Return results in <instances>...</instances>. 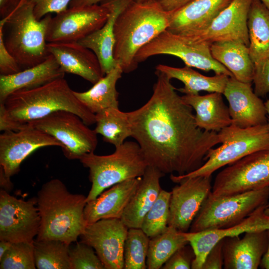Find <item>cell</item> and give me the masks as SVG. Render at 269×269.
<instances>
[{
	"mask_svg": "<svg viewBox=\"0 0 269 269\" xmlns=\"http://www.w3.org/2000/svg\"><path fill=\"white\" fill-rule=\"evenodd\" d=\"M153 93L143 105L127 112L132 136L148 165L182 175L204 163L208 151L221 143L218 133L198 127L193 108L176 92L171 79L156 70Z\"/></svg>",
	"mask_w": 269,
	"mask_h": 269,
	"instance_id": "1",
	"label": "cell"
},
{
	"mask_svg": "<svg viewBox=\"0 0 269 269\" xmlns=\"http://www.w3.org/2000/svg\"><path fill=\"white\" fill-rule=\"evenodd\" d=\"M62 110L76 114L88 126L96 123L95 115L79 101L67 81L61 78L11 94L0 103V130H21L31 122Z\"/></svg>",
	"mask_w": 269,
	"mask_h": 269,
	"instance_id": "2",
	"label": "cell"
},
{
	"mask_svg": "<svg viewBox=\"0 0 269 269\" xmlns=\"http://www.w3.org/2000/svg\"><path fill=\"white\" fill-rule=\"evenodd\" d=\"M170 16L157 0H134L120 14L114 26V57L124 73L137 68L136 54L168 29Z\"/></svg>",
	"mask_w": 269,
	"mask_h": 269,
	"instance_id": "3",
	"label": "cell"
},
{
	"mask_svg": "<svg viewBox=\"0 0 269 269\" xmlns=\"http://www.w3.org/2000/svg\"><path fill=\"white\" fill-rule=\"evenodd\" d=\"M86 199L70 192L59 179L44 183L36 197L40 224L36 240H58L69 245L77 241L87 225Z\"/></svg>",
	"mask_w": 269,
	"mask_h": 269,
	"instance_id": "4",
	"label": "cell"
},
{
	"mask_svg": "<svg viewBox=\"0 0 269 269\" xmlns=\"http://www.w3.org/2000/svg\"><path fill=\"white\" fill-rule=\"evenodd\" d=\"M52 17L48 14L40 20L28 0H20L17 5L1 18L5 45L22 70L38 65L50 55L46 34Z\"/></svg>",
	"mask_w": 269,
	"mask_h": 269,
	"instance_id": "5",
	"label": "cell"
},
{
	"mask_svg": "<svg viewBox=\"0 0 269 269\" xmlns=\"http://www.w3.org/2000/svg\"><path fill=\"white\" fill-rule=\"evenodd\" d=\"M89 169L92 183L87 202L96 199L106 189L125 180L142 177L148 166L136 141H126L112 154H84L79 159Z\"/></svg>",
	"mask_w": 269,
	"mask_h": 269,
	"instance_id": "6",
	"label": "cell"
},
{
	"mask_svg": "<svg viewBox=\"0 0 269 269\" xmlns=\"http://www.w3.org/2000/svg\"><path fill=\"white\" fill-rule=\"evenodd\" d=\"M222 144L210 149L205 162L196 170L182 175L171 174L174 182L185 177L211 176L218 169L230 165L253 152L269 149L268 124L242 128L231 125L218 132Z\"/></svg>",
	"mask_w": 269,
	"mask_h": 269,
	"instance_id": "7",
	"label": "cell"
},
{
	"mask_svg": "<svg viewBox=\"0 0 269 269\" xmlns=\"http://www.w3.org/2000/svg\"><path fill=\"white\" fill-rule=\"evenodd\" d=\"M269 187L215 196L211 193L194 219L189 232L224 229L243 221L258 207L267 204Z\"/></svg>",
	"mask_w": 269,
	"mask_h": 269,
	"instance_id": "8",
	"label": "cell"
},
{
	"mask_svg": "<svg viewBox=\"0 0 269 269\" xmlns=\"http://www.w3.org/2000/svg\"><path fill=\"white\" fill-rule=\"evenodd\" d=\"M211 44L193 40L166 29L141 48L136 55L135 60L138 64L153 56L170 55L179 58L189 67L233 77L229 70L213 58Z\"/></svg>",
	"mask_w": 269,
	"mask_h": 269,
	"instance_id": "9",
	"label": "cell"
},
{
	"mask_svg": "<svg viewBox=\"0 0 269 269\" xmlns=\"http://www.w3.org/2000/svg\"><path fill=\"white\" fill-rule=\"evenodd\" d=\"M76 114L58 111L25 126L37 129L51 135L62 144L65 156L80 159L84 154L94 152L98 139L95 131Z\"/></svg>",
	"mask_w": 269,
	"mask_h": 269,
	"instance_id": "10",
	"label": "cell"
},
{
	"mask_svg": "<svg viewBox=\"0 0 269 269\" xmlns=\"http://www.w3.org/2000/svg\"><path fill=\"white\" fill-rule=\"evenodd\" d=\"M269 187V149H266L247 155L219 172L211 194L232 195Z\"/></svg>",
	"mask_w": 269,
	"mask_h": 269,
	"instance_id": "11",
	"label": "cell"
},
{
	"mask_svg": "<svg viewBox=\"0 0 269 269\" xmlns=\"http://www.w3.org/2000/svg\"><path fill=\"white\" fill-rule=\"evenodd\" d=\"M110 13V8L103 2L69 7L51 18L46 31V41L78 42L102 27Z\"/></svg>",
	"mask_w": 269,
	"mask_h": 269,
	"instance_id": "12",
	"label": "cell"
},
{
	"mask_svg": "<svg viewBox=\"0 0 269 269\" xmlns=\"http://www.w3.org/2000/svg\"><path fill=\"white\" fill-rule=\"evenodd\" d=\"M40 224L36 198L18 199L0 191V240L33 243Z\"/></svg>",
	"mask_w": 269,
	"mask_h": 269,
	"instance_id": "13",
	"label": "cell"
},
{
	"mask_svg": "<svg viewBox=\"0 0 269 269\" xmlns=\"http://www.w3.org/2000/svg\"><path fill=\"white\" fill-rule=\"evenodd\" d=\"M211 176H199L178 180L171 191L168 226L187 232L212 191Z\"/></svg>",
	"mask_w": 269,
	"mask_h": 269,
	"instance_id": "14",
	"label": "cell"
},
{
	"mask_svg": "<svg viewBox=\"0 0 269 269\" xmlns=\"http://www.w3.org/2000/svg\"><path fill=\"white\" fill-rule=\"evenodd\" d=\"M128 229L121 219H104L88 224L80 237L94 249L105 269H123Z\"/></svg>",
	"mask_w": 269,
	"mask_h": 269,
	"instance_id": "15",
	"label": "cell"
},
{
	"mask_svg": "<svg viewBox=\"0 0 269 269\" xmlns=\"http://www.w3.org/2000/svg\"><path fill=\"white\" fill-rule=\"evenodd\" d=\"M50 146L62 147L54 137L35 128L27 127L18 131H4L0 134V166L10 178L18 173L21 163L30 154Z\"/></svg>",
	"mask_w": 269,
	"mask_h": 269,
	"instance_id": "16",
	"label": "cell"
},
{
	"mask_svg": "<svg viewBox=\"0 0 269 269\" xmlns=\"http://www.w3.org/2000/svg\"><path fill=\"white\" fill-rule=\"evenodd\" d=\"M267 205L258 207L243 221L231 227L198 232H183L195 256L191 269H202L207 254L220 240L247 232L269 230V214L266 212Z\"/></svg>",
	"mask_w": 269,
	"mask_h": 269,
	"instance_id": "17",
	"label": "cell"
},
{
	"mask_svg": "<svg viewBox=\"0 0 269 269\" xmlns=\"http://www.w3.org/2000/svg\"><path fill=\"white\" fill-rule=\"evenodd\" d=\"M252 0H233L206 29L182 35L212 44L224 40H238L249 46L248 17Z\"/></svg>",
	"mask_w": 269,
	"mask_h": 269,
	"instance_id": "18",
	"label": "cell"
},
{
	"mask_svg": "<svg viewBox=\"0 0 269 269\" xmlns=\"http://www.w3.org/2000/svg\"><path fill=\"white\" fill-rule=\"evenodd\" d=\"M223 95L229 103L232 125L246 128L267 124L265 103L255 94L252 83L229 77Z\"/></svg>",
	"mask_w": 269,
	"mask_h": 269,
	"instance_id": "19",
	"label": "cell"
},
{
	"mask_svg": "<svg viewBox=\"0 0 269 269\" xmlns=\"http://www.w3.org/2000/svg\"><path fill=\"white\" fill-rule=\"evenodd\" d=\"M47 48L65 73L79 76L93 85L104 76L94 53L78 42H48Z\"/></svg>",
	"mask_w": 269,
	"mask_h": 269,
	"instance_id": "20",
	"label": "cell"
},
{
	"mask_svg": "<svg viewBox=\"0 0 269 269\" xmlns=\"http://www.w3.org/2000/svg\"><path fill=\"white\" fill-rule=\"evenodd\" d=\"M268 245L267 230L245 233L223 239L225 269H257Z\"/></svg>",
	"mask_w": 269,
	"mask_h": 269,
	"instance_id": "21",
	"label": "cell"
},
{
	"mask_svg": "<svg viewBox=\"0 0 269 269\" xmlns=\"http://www.w3.org/2000/svg\"><path fill=\"white\" fill-rule=\"evenodd\" d=\"M233 0H194L183 7L169 12V31L188 35L207 28Z\"/></svg>",
	"mask_w": 269,
	"mask_h": 269,
	"instance_id": "22",
	"label": "cell"
},
{
	"mask_svg": "<svg viewBox=\"0 0 269 269\" xmlns=\"http://www.w3.org/2000/svg\"><path fill=\"white\" fill-rule=\"evenodd\" d=\"M141 178L139 177L130 179L115 184L96 199L87 202L84 209L87 225L101 219H121Z\"/></svg>",
	"mask_w": 269,
	"mask_h": 269,
	"instance_id": "23",
	"label": "cell"
},
{
	"mask_svg": "<svg viewBox=\"0 0 269 269\" xmlns=\"http://www.w3.org/2000/svg\"><path fill=\"white\" fill-rule=\"evenodd\" d=\"M134 0H102L110 8L109 16L104 25L78 42L92 50L98 58L104 75L117 65L114 57V26L120 14Z\"/></svg>",
	"mask_w": 269,
	"mask_h": 269,
	"instance_id": "24",
	"label": "cell"
},
{
	"mask_svg": "<svg viewBox=\"0 0 269 269\" xmlns=\"http://www.w3.org/2000/svg\"><path fill=\"white\" fill-rule=\"evenodd\" d=\"M55 58L50 54L42 62L11 75H0V103L4 102L12 93L34 88L58 78H64Z\"/></svg>",
	"mask_w": 269,
	"mask_h": 269,
	"instance_id": "25",
	"label": "cell"
},
{
	"mask_svg": "<svg viewBox=\"0 0 269 269\" xmlns=\"http://www.w3.org/2000/svg\"><path fill=\"white\" fill-rule=\"evenodd\" d=\"M165 174L148 165L134 194L121 218L130 228H140L143 218L156 200L161 190L160 179Z\"/></svg>",
	"mask_w": 269,
	"mask_h": 269,
	"instance_id": "26",
	"label": "cell"
},
{
	"mask_svg": "<svg viewBox=\"0 0 269 269\" xmlns=\"http://www.w3.org/2000/svg\"><path fill=\"white\" fill-rule=\"evenodd\" d=\"M222 95L212 92L203 96L184 95L182 98L195 110V121L199 128L218 133L232 125L229 108L225 104Z\"/></svg>",
	"mask_w": 269,
	"mask_h": 269,
	"instance_id": "27",
	"label": "cell"
},
{
	"mask_svg": "<svg viewBox=\"0 0 269 269\" xmlns=\"http://www.w3.org/2000/svg\"><path fill=\"white\" fill-rule=\"evenodd\" d=\"M211 54L213 58L224 66L237 80L252 83L255 64L249 53V46L238 40H224L212 43Z\"/></svg>",
	"mask_w": 269,
	"mask_h": 269,
	"instance_id": "28",
	"label": "cell"
},
{
	"mask_svg": "<svg viewBox=\"0 0 269 269\" xmlns=\"http://www.w3.org/2000/svg\"><path fill=\"white\" fill-rule=\"evenodd\" d=\"M155 68L169 79H176L182 82L184 87L178 90L185 95H198L200 91L223 94L230 77L225 74H215L212 77L204 76L186 65L177 68L158 64Z\"/></svg>",
	"mask_w": 269,
	"mask_h": 269,
	"instance_id": "29",
	"label": "cell"
},
{
	"mask_svg": "<svg viewBox=\"0 0 269 269\" xmlns=\"http://www.w3.org/2000/svg\"><path fill=\"white\" fill-rule=\"evenodd\" d=\"M249 53L255 65L269 58V9L252 0L248 17Z\"/></svg>",
	"mask_w": 269,
	"mask_h": 269,
	"instance_id": "30",
	"label": "cell"
},
{
	"mask_svg": "<svg viewBox=\"0 0 269 269\" xmlns=\"http://www.w3.org/2000/svg\"><path fill=\"white\" fill-rule=\"evenodd\" d=\"M123 71L117 65L89 90L79 92L74 91L79 101L92 113L96 114L111 108H119V93L116 84Z\"/></svg>",
	"mask_w": 269,
	"mask_h": 269,
	"instance_id": "31",
	"label": "cell"
},
{
	"mask_svg": "<svg viewBox=\"0 0 269 269\" xmlns=\"http://www.w3.org/2000/svg\"><path fill=\"white\" fill-rule=\"evenodd\" d=\"M97 134L103 136L105 141L117 147L132 136V132L127 112L119 108H111L95 114Z\"/></svg>",
	"mask_w": 269,
	"mask_h": 269,
	"instance_id": "32",
	"label": "cell"
},
{
	"mask_svg": "<svg viewBox=\"0 0 269 269\" xmlns=\"http://www.w3.org/2000/svg\"><path fill=\"white\" fill-rule=\"evenodd\" d=\"M189 244L183 232L168 226L162 233L150 238L147 269H159L178 249Z\"/></svg>",
	"mask_w": 269,
	"mask_h": 269,
	"instance_id": "33",
	"label": "cell"
},
{
	"mask_svg": "<svg viewBox=\"0 0 269 269\" xmlns=\"http://www.w3.org/2000/svg\"><path fill=\"white\" fill-rule=\"evenodd\" d=\"M70 245L58 240H34L36 268L38 269H71L69 255Z\"/></svg>",
	"mask_w": 269,
	"mask_h": 269,
	"instance_id": "34",
	"label": "cell"
},
{
	"mask_svg": "<svg viewBox=\"0 0 269 269\" xmlns=\"http://www.w3.org/2000/svg\"><path fill=\"white\" fill-rule=\"evenodd\" d=\"M150 238L141 228L128 229L124 248L125 269H146Z\"/></svg>",
	"mask_w": 269,
	"mask_h": 269,
	"instance_id": "35",
	"label": "cell"
},
{
	"mask_svg": "<svg viewBox=\"0 0 269 269\" xmlns=\"http://www.w3.org/2000/svg\"><path fill=\"white\" fill-rule=\"evenodd\" d=\"M170 196L171 192L161 189L143 218L140 228L150 238L162 233L168 227Z\"/></svg>",
	"mask_w": 269,
	"mask_h": 269,
	"instance_id": "36",
	"label": "cell"
},
{
	"mask_svg": "<svg viewBox=\"0 0 269 269\" xmlns=\"http://www.w3.org/2000/svg\"><path fill=\"white\" fill-rule=\"evenodd\" d=\"M33 242H16L0 259V269H36Z\"/></svg>",
	"mask_w": 269,
	"mask_h": 269,
	"instance_id": "37",
	"label": "cell"
},
{
	"mask_svg": "<svg viewBox=\"0 0 269 269\" xmlns=\"http://www.w3.org/2000/svg\"><path fill=\"white\" fill-rule=\"evenodd\" d=\"M94 249L82 242L69 247L71 269H105Z\"/></svg>",
	"mask_w": 269,
	"mask_h": 269,
	"instance_id": "38",
	"label": "cell"
},
{
	"mask_svg": "<svg viewBox=\"0 0 269 269\" xmlns=\"http://www.w3.org/2000/svg\"><path fill=\"white\" fill-rule=\"evenodd\" d=\"M34 6V13L40 20L48 14L58 13L68 7L72 0H28Z\"/></svg>",
	"mask_w": 269,
	"mask_h": 269,
	"instance_id": "39",
	"label": "cell"
},
{
	"mask_svg": "<svg viewBox=\"0 0 269 269\" xmlns=\"http://www.w3.org/2000/svg\"><path fill=\"white\" fill-rule=\"evenodd\" d=\"M253 82L254 92L259 97H265L269 93V58L255 65Z\"/></svg>",
	"mask_w": 269,
	"mask_h": 269,
	"instance_id": "40",
	"label": "cell"
},
{
	"mask_svg": "<svg viewBox=\"0 0 269 269\" xmlns=\"http://www.w3.org/2000/svg\"><path fill=\"white\" fill-rule=\"evenodd\" d=\"M194 254L192 249L187 245L177 250L165 262L163 269H191Z\"/></svg>",
	"mask_w": 269,
	"mask_h": 269,
	"instance_id": "41",
	"label": "cell"
},
{
	"mask_svg": "<svg viewBox=\"0 0 269 269\" xmlns=\"http://www.w3.org/2000/svg\"><path fill=\"white\" fill-rule=\"evenodd\" d=\"M21 70L19 65L5 45L2 29L0 26V74L1 75H8Z\"/></svg>",
	"mask_w": 269,
	"mask_h": 269,
	"instance_id": "42",
	"label": "cell"
},
{
	"mask_svg": "<svg viewBox=\"0 0 269 269\" xmlns=\"http://www.w3.org/2000/svg\"><path fill=\"white\" fill-rule=\"evenodd\" d=\"M223 239L218 242L207 254L202 269H221L224 267Z\"/></svg>",
	"mask_w": 269,
	"mask_h": 269,
	"instance_id": "43",
	"label": "cell"
},
{
	"mask_svg": "<svg viewBox=\"0 0 269 269\" xmlns=\"http://www.w3.org/2000/svg\"><path fill=\"white\" fill-rule=\"evenodd\" d=\"M166 11H174L194 0H157Z\"/></svg>",
	"mask_w": 269,
	"mask_h": 269,
	"instance_id": "44",
	"label": "cell"
},
{
	"mask_svg": "<svg viewBox=\"0 0 269 269\" xmlns=\"http://www.w3.org/2000/svg\"><path fill=\"white\" fill-rule=\"evenodd\" d=\"M20 0H0V14L1 18L5 16L18 3Z\"/></svg>",
	"mask_w": 269,
	"mask_h": 269,
	"instance_id": "45",
	"label": "cell"
},
{
	"mask_svg": "<svg viewBox=\"0 0 269 269\" xmlns=\"http://www.w3.org/2000/svg\"><path fill=\"white\" fill-rule=\"evenodd\" d=\"M0 184L1 189L6 191L12 188V184L10 178H8L5 174L2 168L0 166Z\"/></svg>",
	"mask_w": 269,
	"mask_h": 269,
	"instance_id": "46",
	"label": "cell"
},
{
	"mask_svg": "<svg viewBox=\"0 0 269 269\" xmlns=\"http://www.w3.org/2000/svg\"><path fill=\"white\" fill-rule=\"evenodd\" d=\"M102 0H72L69 3V7L78 6H87L97 4Z\"/></svg>",
	"mask_w": 269,
	"mask_h": 269,
	"instance_id": "47",
	"label": "cell"
},
{
	"mask_svg": "<svg viewBox=\"0 0 269 269\" xmlns=\"http://www.w3.org/2000/svg\"><path fill=\"white\" fill-rule=\"evenodd\" d=\"M268 245L267 251L263 257L260 267L263 269H269V229L267 230Z\"/></svg>",
	"mask_w": 269,
	"mask_h": 269,
	"instance_id": "48",
	"label": "cell"
},
{
	"mask_svg": "<svg viewBox=\"0 0 269 269\" xmlns=\"http://www.w3.org/2000/svg\"><path fill=\"white\" fill-rule=\"evenodd\" d=\"M0 259L9 250L12 243L5 240H0Z\"/></svg>",
	"mask_w": 269,
	"mask_h": 269,
	"instance_id": "49",
	"label": "cell"
},
{
	"mask_svg": "<svg viewBox=\"0 0 269 269\" xmlns=\"http://www.w3.org/2000/svg\"><path fill=\"white\" fill-rule=\"evenodd\" d=\"M265 105L266 106L267 116H268V122L267 124L269 127V99H268L266 102H265Z\"/></svg>",
	"mask_w": 269,
	"mask_h": 269,
	"instance_id": "50",
	"label": "cell"
},
{
	"mask_svg": "<svg viewBox=\"0 0 269 269\" xmlns=\"http://www.w3.org/2000/svg\"><path fill=\"white\" fill-rule=\"evenodd\" d=\"M261 0L269 9V0Z\"/></svg>",
	"mask_w": 269,
	"mask_h": 269,
	"instance_id": "51",
	"label": "cell"
},
{
	"mask_svg": "<svg viewBox=\"0 0 269 269\" xmlns=\"http://www.w3.org/2000/svg\"><path fill=\"white\" fill-rule=\"evenodd\" d=\"M266 212L269 214V203H268L266 208Z\"/></svg>",
	"mask_w": 269,
	"mask_h": 269,
	"instance_id": "52",
	"label": "cell"
}]
</instances>
